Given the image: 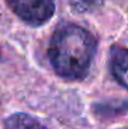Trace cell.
<instances>
[{
  "label": "cell",
  "mask_w": 128,
  "mask_h": 129,
  "mask_svg": "<svg viewBox=\"0 0 128 129\" xmlns=\"http://www.w3.org/2000/svg\"><path fill=\"white\" fill-rule=\"evenodd\" d=\"M5 129H48L34 117L25 113H15L5 120Z\"/></svg>",
  "instance_id": "4"
},
{
  "label": "cell",
  "mask_w": 128,
  "mask_h": 129,
  "mask_svg": "<svg viewBox=\"0 0 128 129\" xmlns=\"http://www.w3.org/2000/svg\"><path fill=\"white\" fill-rule=\"evenodd\" d=\"M127 59L128 51L126 48L113 45L111 50V73L114 79L123 86L127 88Z\"/></svg>",
  "instance_id": "3"
},
{
  "label": "cell",
  "mask_w": 128,
  "mask_h": 129,
  "mask_svg": "<svg viewBox=\"0 0 128 129\" xmlns=\"http://www.w3.org/2000/svg\"><path fill=\"white\" fill-rule=\"evenodd\" d=\"M69 5L75 13H92L97 9H99L104 0H68Z\"/></svg>",
  "instance_id": "5"
},
{
  "label": "cell",
  "mask_w": 128,
  "mask_h": 129,
  "mask_svg": "<svg viewBox=\"0 0 128 129\" xmlns=\"http://www.w3.org/2000/svg\"><path fill=\"white\" fill-rule=\"evenodd\" d=\"M97 51V40L75 24L60 25L53 34L48 56L54 72L67 80H82L89 73Z\"/></svg>",
  "instance_id": "1"
},
{
  "label": "cell",
  "mask_w": 128,
  "mask_h": 129,
  "mask_svg": "<svg viewBox=\"0 0 128 129\" xmlns=\"http://www.w3.org/2000/svg\"><path fill=\"white\" fill-rule=\"evenodd\" d=\"M6 4L15 15L32 26L48 23L55 11V0H6Z\"/></svg>",
  "instance_id": "2"
}]
</instances>
